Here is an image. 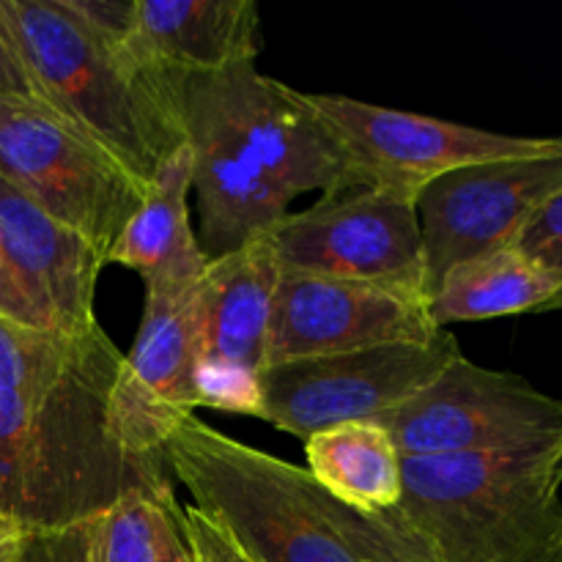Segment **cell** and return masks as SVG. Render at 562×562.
<instances>
[{
    "label": "cell",
    "mask_w": 562,
    "mask_h": 562,
    "mask_svg": "<svg viewBox=\"0 0 562 562\" xmlns=\"http://www.w3.org/2000/svg\"><path fill=\"white\" fill-rule=\"evenodd\" d=\"M439 329L521 313L562 311V272L541 267L516 247L483 252L456 263L428 296Z\"/></svg>",
    "instance_id": "obj_19"
},
{
    "label": "cell",
    "mask_w": 562,
    "mask_h": 562,
    "mask_svg": "<svg viewBox=\"0 0 562 562\" xmlns=\"http://www.w3.org/2000/svg\"><path fill=\"white\" fill-rule=\"evenodd\" d=\"M184 543H187V541H184ZM173 562H198V560H195V554L190 552V547H184V549H181V552H179V558H176Z\"/></svg>",
    "instance_id": "obj_31"
},
{
    "label": "cell",
    "mask_w": 562,
    "mask_h": 562,
    "mask_svg": "<svg viewBox=\"0 0 562 562\" xmlns=\"http://www.w3.org/2000/svg\"><path fill=\"white\" fill-rule=\"evenodd\" d=\"M38 97L113 151L151 184L165 159L184 148L181 82L162 69L88 31L60 0H0Z\"/></svg>",
    "instance_id": "obj_3"
},
{
    "label": "cell",
    "mask_w": 562,
    "mask_h": 562,
    "mask_svg": "<svg viewBox=\"0 0 562 562\" xmlns=\"http://www.w3.org/2000/svg\"><path fill=\"white\" fill-rule=\"evenodd\" d=\"M201 360V283L192 289H148L137 338L108 395L110 428L126 453L165 461L173 426L198 409L195 373Z\"/></svg>",
    "instance_id": "obj_10"
},
{
    "label": "cell",
    "mask_w": 562,
    "mask_h": 562,
    "mask_svg": "<svg viewBox=\"0 0 562 562\" xmlns=\"http://www.w3.org/2000/svg\"><path fill=\"white\" fill-rule=\"evenodd\" d=\"M132 47L173 75L256 64L261 14L252 0H137Z\"/></svg>",
    "instance_id": "obj_16"
},
{
    "label": "cell",
    "mask_w": 562,
    "mask_h": 562,
    "mask_svg": "<svg viewBox=\"0 0 562 562\" xmlns=\"http://www.w3.org/2000/svg\"><path fill=\"white\" fill-rule=\"evenodd\" d=\"M283 274L368 280L426 289L417 198L351 190L285 214L269 231Z\"/></svg>",
    "instance_id": "obj_9"
},
{
    "label": "cell",
    "mask_w": 562,
    "mask_h": 562,
    "mask_svg": "<svg viewBox=\"0 0 562 562\" xmlns=\"http://www.w3.org/2000/svg\"><path fill=\"white\" fill-rule=\"evenodd\" d=\"M346 157L351 190H393L420 198L431 181L470 165L541 157L560 137H519L431 115L379 108L340 93H307Z\"/></svg>",
    "instance_id": "obj_8"
},
{
    "label": "cell",
    "mask_w": 562,
    "mask_h": 562,
    "mask_svg": "<svg viewBox=\"0 0 562 562\" xmlns=\"http://www.w3.org/2000/svg\"><path fill=\"white\" fill-rule=\"evenodd\" d=\"M121 355L102 327L36 329L0 316V390L44 395L75 382L113 384Z\"/></svg>",
    "instance_id": "obj_21"
},
{
    "label": "cell",
    "mask_w": 562,
    "mask_h": 562,
    "mask_svg": "<svg viewBox=\"0 0 562 562\" xmlns=\"http://www.w3.org/2000/svg\"><path fill=\"white\" fill-rule=\"evenodd\" d=\"M0 316L11 318L16 324H25V327L36 329H55L49 324V318L38 311L36 302L31 300L27 289L22 285V280L16 278L14 267L5 258L3 247H0Z\"/></svg>",
    "instance_id": "obj_29"
},
{
    "label": "cell",
    "mask_w": 562,
    "mask_h": 562,
    "mask_svg": "<svg viewBox=\"0 0 562 562\" xmlns=\"http://www.w3.org/2000/svg\"><path fill=\"white\" fill-rule=\"evenodd\" d=\"M88 31L110 42L130 44L135 36L137 0H60Z\"/></svg>",
    "instance_id": "obj_26"
},
{
    "label": "cell",
    "mask_w": 562,
    "mask_h": 562,
    "mask_svg": "<svg viewBox=\"0 0 562 562\" xmlns=\"http://www.w3.org/2000/svg\"><path fill=\"white\" fill-rule=\"evenodd\" d=\"M27 538H31V532L25 527L0 514V562H20Z\"/></svg>",
    "instance_id": "obj_30"
},
{
    "label": "cell",
    "mask_w": 562,
    "mask_h": 562,
    "mask_svg": "<svg viewBox=\"0 0 562 562\" xmlns=\"http://www.w3.org/2000/svg\"><path fill=\"white\" fill-rule=\"evenodd\" d=\"M206 80L285 201L305 192L324 198L349 192L344 148L307 93L261 75L256 64L231 66Z\"/></svg>",
    "instance_id": "obj_14"
},
{
    "label": "cell",
    "mask_w": 562,
    "mask_h": 562,
    "mask_svg": "<svg viewBox=\"0 0 562 562\" xmlns=\"http://www.w3.org/2000/svg\"><path fill=\"white\" fill-rule=\"evenodd\" d=\"M439 333L423 289L283 274L274 294L267 366L387 344H426Z\"/></svg>",
    "instance_id": "obj_12"
},
{
    "label": "cell",
    "mask_w": 562,
    "mask_h": 562,
    "mask_svg": "<svg viewBox=\"0 0 562 562\" xmlns=\"http://www.w3.org/2000/svg\"><path fill=\"white\" fill-rule=\"evenodd\" d=\"M461 357L453 333L426 344H387L300 357L261 371V417L296 439L355 420H382Z\"/></svg>",
    "instance_id": "obj_7"
},
{
    "label": "cell",
    "mask_w": 562,
    "mask_h": 562,
    "mask_svg": "<svg viewBox=\"0 0 562 562\" xmlns=\"http://www.w3.org/2000/svg\"><path fill=\"white\" fill-rule=\"evenodd\" d=\"M307 475L335 503L362 516L398 505L401 459L393 437L379 420H355L324 428L305 439Z\"/></svg>",
    "instance_id": "obj_20"
},
{
    "label": "cell",
    "mask_w": 562,
    "mask_h": 562,
    "mask_svg": "<svg viewBox=\"0 0 562 562\" xmlns=\"http://www.w3.org/2000/svg\"><path fill=\"white\" fill-rule=\"evenodd\" d=\"M0 247L55 329L88 333L104 252L0 176Z\"/></svg>",
    "instance_id": "obj_15"
},
{
    "label": "cell",
    "mask_w": 562,
    "mask_h": 562,
    "mask_svg": "<svg viewBox=\"0 0 562 562\" xmlns=\"http://www.w3.org/2000/svg\"><path fill=\"white\" fill-rule=\"evenodd\" d=\"M0 99H38L42 102L3 5H0Z\"/></svg>",
    "instance_id": "obj_27"
},
{
    "label": "cell",
    "mask_w": 562,
    "mask_h": 562,
    "mask_svg": "<svg viewBox=\"0 0 562 562\" xmlns=\"http://www.w3.org/2000/svg\"><path fill=\"white\" fill-rule=\"evenodd\" d=\"M0 176L108 256L148 184L38 99H0Z\"/></svg>",
    "instance_id": "obj_5"
},
{
    "label": "cell",
    "mask_w": 562,
    "mask_h": 562,
    "mask_svg": "<svg viewBox=\"0 0 562 562\" xmlns=\"http://www.w3.org/2000/svg\"><path fill=\"white\" fill-rule=\"evenodd\" d=\"M179 527L198 562H256L217 519L187 505L179 510Z\"/></svg>",
    "instance_id": "obj_25"
},
{
    "label": "cell",
    "mask_w": 562,
    "mask_h": 562,
    "mask_svg": "<svg viewBox=\"0 0 562 562\" xmlns=\"http://www.w3.org/2000/svg\"><path fill=\"white\" fill-rule=\"evenodd\" d=\"M165 461L192 505L217 519L256 562H360L302 467L250 448L195 415L176 423Z\"/></svg>",
    "instance_id": "obj_4"
},
{
    "label": "cell",
    "mask_w": 562,
    "mask_h": 562,
    "mask_svg": "<svg viewBox=\"0 0 562 562\" xmlns=\"http://www.w3.org/2000/svg\"><path fill=\"white\" fill-rule=\"evenodd\" d=\"M20 562H88L86 525L58 532H31Z\"/></svg>",
    "instance_id": "obj_28"
},
{
    "label": "cell",
    "mask_w": 562,
    "mask_h": 562,
    "mask_svg": "<svg viewBox=\"0 0 562 562\" xmlns=\"http://www.w3.org/2000/svg\"><path fill=\"white\" fill-rule=\"evenodd\" d=\"M401 483L376 516L318 488L360 562H562V448L404 459Z\"/></svg>",
    "instance_id": "obj_1"
},
{
    "label": "cell",
    "mask_w": 562,
    "mask_h": 562,
    "mask_svg": "<svg viewBox=\"0 0 562 562\" xmlns=\"http://www.w3.org/2000/svg\"><path fill=\"white\" fill-rule=\"evenodd\" d=\"M562 190V137L541 157L499 159L439 176L417 198L426 289L456 263L510 247L527 220Z\"/></svg>",
    "instance_id": "obj_11"
},
{
    "label": "cell",
    "mask_w": 562,
    "mask_h": 562,
    "mask_svg": "<svg viewBox=\"0 0 562 562\" xmlns=\"http://www.w3.org/2000/svg\"><path fill=\"white\" fill-rule=\"evenodd\" d=\"M510 247L525 252L541 267L562 272V190L554 192L525 223Z\"/></svg>",
    "instance_id": "obj_24"
},
{
    "label": "cell",
    "mask_w": 562,
    "mask_h": 562,
    "mask_svg": "<svg viewBox=\"0 0 562 562\" xmlns=\"http://www.w3.org/2000/svg\"><path fill=\"white\" fill-rule=\"evenodd\" d=\"M190 192L192 162L184 146L159 165L146 201L115 236L104 261L140 274L146 291L192 289L201 283L209 258L192 234Z\"/></svg>",
    "instance_id": "obj_18"
},
{
    "label": "cell",
    "mask_w": 562,
    "mask_h": 562,
    "mask_svg": "<svg viewBox=\"0 0 562 562\" xmlns=\"http://www.w3.org/2000/svg\"><path fill=\"white\" fill-rule=\"evenodd\" d=\"M401 459L562 448V401L527 379L456 357L426 390L384 415Z\"/></svg>",
    "instance_id": "obj_6"
},
{
    "label": "cell",
    "mask_w": 562,
    "mask_h": 562,
    "mask_svg": "<svg viewBox=\"0 0 562 562\" xmlns=\"http://www.w3.org/2000/svg\"><path fill=\"white\" fill-rule=\"evenodd\" d=\"M173 494L135 492L86 525L88 562H173L187 547Z\"/></svg>",
    "instance_id": "obj_22"
},
{
    "label": "cell",
    "mask_w": 562,
    "mask_h": 562,
    "mask_svg": "<svg viewBox=\"0 0 562 562\" xmlns=\"http://www.w3.org/2000/svg\"><path fill=\"white\" fill-rule=\"evenodd\" d=\"M113 384L75 382L44 395L0 390V514L27 532L88 525L135 492L173 494L168 461L137 459L108 417Z\"/></svg>",
    "instance_id": "obj_2"
},
{
    "label": "cell",
    "mask_w": 562,
    "mask_h": 562,
    "mask_svg": "<svg viewBox=\"0 0 562 562\" xmlns=\"http://www.w3.org/2000/svg\"><path fill=\"white\" fill-rule=\"evenodd\" d=\"M181 119L201 217L198 245L212 261L269 234L291 203L234 130L206 75H190L181 82Z\"/></svg>",
    "instance_id": "obj_13"
},
{
    "label": "cell",
    "mask_w": 562,
    "mask_h": 562,
    "mask_svg": "<svg viewBox=\"0 0 562 562\" xmlns=\"http://www.w3.org/2000/svg\"><path fill=\"white\" fill-rule=\"evenodd\" d=\"M195 406L261 417V373L225 362L201 360L195 373Z\"/></svg>",
    "instance_id": "obj_23"
},
{
    "label": "cell",
    "mask_w": 562,
    "mask_h": 562,
    "mask_svg": "<svg viewBox=\"0 0 562 562\" xmlns=\"http://www.w3.org/2000/svg\"><path fill=\"white\" fill-rule=\"evenodd\" d=\"M280 278L283 269L269 234L209 261L201 280L203 360L256 373L267 368Z\"/></svg>",
    "instance_id": "obj_17"
}]
</instances>
